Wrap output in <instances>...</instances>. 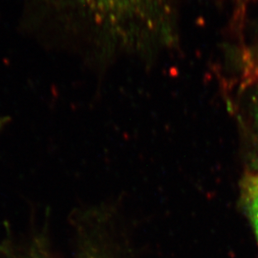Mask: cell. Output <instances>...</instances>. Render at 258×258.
Returning <instances> with one entry per match:
<instances>
[{
    "mask_svg": "<svg viewBox=\"0 0 258 258\" xmlns=\"http://www.w3.org/2000/svg\"><path fill=\"white\" fill-rule=\"evenodd\" d=\"M241 200L258 245V173L249 172L241 184Z\"/></svg>",
    "mask_w": 258,
    "mask_h": 258,
    "instance_id": "obj_1",
    "label": "cell"
},
{
    "mask_svg": "<svg viewBox=\"0 0 258 258\" xmlns=\"http://www.w3.org/2000/svg\"><path fill=\"white\" fill-rule=\"evenodd\" d=\"M243 85L258 84V50H253L246 55L243 63Z\"/></svg>",
    "mask_w": 258,
    "mask_h": 258,
    "instance_id": "obj_2",
    "label": "cell"
},
{
    "mask_svg": "<svg viewBox=\"0 0 258 258\" xmlns=\"http://www.w3.org/2000/svg\"><path fill=\"white\" fill-rule=\"evenodd\" d=\"M9 121H10V117H0V129L5 127V125L9 122Z\"/></svg>",
    "mask_w": 258,
    "mask_h": 258,
    "instance_id": "obj_3",
    "label": "cell"
},
{
    "mask_svg": "<svg viewBox=\"0 0 258 258\" xmlns=\"http://www.w3.org/2000/svg\"><path fill=\"white\" fill-rule=\"evenodd\" d=\"M256 125H257V127H258V103H257V106H256Z\"/></svg>",
    "mask_w": 258,
    "mask_h": 258,
    "instance_id": "obj_4",
    "label": "cell"
}]
</instances>
